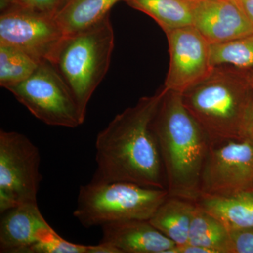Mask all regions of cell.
<instances>
[{
  "instance_id": "obj_23",
  "label": "cell",
  "mask_w": 253,
  "mask_h": 253,
  "mask_svg": "<svg viewBox=\"0 0 253 253\" xmlns=\"http://www.w3.org/2000/svg\"><path fill=\"white\" fill-rule=\"evenodd\" d=\"M229 231L231 253H253V228Z\"/></svg>"
},
{
  "instance_id": "obj_22",
  "label": "cell",
  "mask_w": 253,
  "mask_h": 253,
  "mask_svg": "<svg viewBox=\"0 0 253 253\" xmlns=\"http://www.w3.org/2000/svg\"><path fill=\"white\" fill-rule=\"evenodd\" d=\"M66 0H0L1 11L18 9L54 16Z\"/></svg>"
},
{
  "instance_id": "obj_3",
  "label": "cell",
  "mask_w": 253,
  "mask_h": 253,
  "mask_svg": "<svg viewBox=\"0 0 253 253\" xmlns=\"http://www.w3.org/2000/svg\"><path fill=\"white\" fill-rule=\"evenodd\" d=\"M183 103L211 144L249 137L253 111V70L215 66L182 94Z\"/></svg>"
},
{
  "instance_id": "obj_15",
  "label": "cell",
  "mask_w": 253,
  "mask_h": 253,
  "mask_svg": "<svg viewBox=\"0 0 253 253\" xmlns=\"http://www.w3.org/2000/svg\"><path fill=\"white\" fill-rule=\"evenodd\" d=\"M196 204L188 200L168 196L150 222L177 246L187 244L190 226Z\"/></svg>"
},
{
  "instance_id": "obj_4",
  "label": "cell",
  "mask_w": 253,
  "mask_h": 253,
  "mask_svg": "<svg viewBox=\"0 0 253 253\" xmlns=\"http://www.w3.org/2000/svg\"><path fill=\"white\" fill-rule=\"evenodd\" d=\"M114 41L109 14L91 27L64 36L49 59L84 120L91 96L109 71Z\"/></svg>"
},
{
  "instance_id": "obj_25",
  "label": "cell",
  "mask_w": 253,
  "mask_h": 253,
  "mask_svg": "<svg viewBox=\"0 0 253 253\" xmlns=\"http://www.w3.org/2000/svg\"><path fill=\"white\" fill-rule=\"evenodd\" d=\"M249 137L253 138V111L252 116H251V121H250L249 128Z\"/></svg>"
},
{
  "instance_id": "obj_8",
  "label": "cell",
  "mask_w": 253,
  "mask_h": 253,
  "mask_svg": "<svg viewBox=\"0 0 253 253\" xmlns=\"http://www.w3.org/2000/svg\"><path fill=\"white\" fill-rule=\"evenodd\" d=\"M253 191V138L210 144L200 196H230Z\"/></svg>"
},
{
  "instance_id": "obj_20",
  "label": "cell",
  "mask_w": 253,
  "mask_h": 253,
  "mask_svg": "<svg viewBox=\"0 0 253 253\" xmlns=\"http://www.w3.org/2000/svg\"><path fill=\"white\" fill-rule=\"evenodd\" d=\"M211 63L218 66L253 69V33L225 42L210 45Z\"/></svg>"
},
{
  "instance_id": "obj_17",
  "label": "cell",
  "mask_w": 253,
  "mask_h": 253,
  "mask_svg": "<svg viewBox=\"0 0 253 253\" xmlns=\"http://www.w3.org/2000/svg\"><path fill=\"white\" fill-rule=\"evenodd\" d=\"M153 18L165 33L193 26L191 0H124Z\"/></svg>"
},
{
  "instance_id": "obj_11",
  "label": "cell",
  "mask_w": 253,
  "mask_h": 253,
  "mask_svg": "<svg viewBox=\"0 0 253 253\" xmlns=\"http://www.w3.org/2000/svg\"><path fill=\"white\" fill-rule=\"evenodd\" d=\"M193 26L210 44L253 33V26L234 0H191Z\"/></svg>"
},
{
  "instance_id": "obj_10",
  "label": "cell",
  "mask_w": 253,
  "mask_h": 253,
  "mask_svg": "<svg viewBox=\"0 0 253 253\" xmlns=\"http://www.w3.org/2000/svg\"><path fill=\"white\" fill-rule=\"evenodd\" d=\"M65 35L54 16L26 10L0 15V44L22 50L42 62L49 61Z\"/></svg>"
},
{
  "instance_id": "obj_13",
  "label": "cell",
  "mask_w": 253,
  "mask_h": 253,
  "mask_svg": "<svg viewBox=\"0 0 253 253\" xmlns=\"http://www.w3.org/2000/svg\"><path fill=\"white\" fill-rule=\"evenodd\" d=\"M1 214V253H23L31 245L57 234L43 217L38 204L20 205Z\"/></svg>"
},
{
  "instance_id": "obj_14",
  "label": "cell",
  "mask_w": 253,
  "mask_h": 253,
  "mask_svg": "<svg viewBox=\"0 0 253 253\" xmlns=\"http://www.w3.org/2000/svg\"><path fill=\"white\" fill-rule=\"evenodd\" d=\"M195 204L229 231L253 228V191L230 196H200Z\"/></svg>"
},
{
  "instance_id": "obj_19",
  "label": "cell",
  "mask_w": 253,
  "mask_h": 253,
  "mask_svg": "<svg viewBox=\"0 0 253 253\" xmlns=\"http://www.w3.org/2000/svg\"><path fill=\"white\" fill-rule=\"evenodd\" d=\"M41 63L22 50L0 44V86L7 89L26 81Z\"/></svg>"
},
{
  "instance_id": "obj_7",
  "label": "cell",
  "mask_w": 253,
  "mask_h": 253,
  "mask_svg": "<svg viewBox=\"0 0 253 253\" xmlns=\"http://www.w3.org/2000/svg\"><path fill=\"white\" fill-rule=\"evenodd\" d=\"M7 90L48 126L76 128L84 123L74 96L49 61L41 62L28 79Z\"/></svg>"
},
{
  "instance_id": "obj_21",
  "label": "cell",
  "mask_w": 253,
  "mask_h": 253,
  "mask_svg": "<svg viewBox=\"0 0 253 253\" xmlns=\"http://www.w3.org/2000/svg\"><path fill=\"white\" fill-rule=\"evenodd\" d=\"M94 245L74 244L56 234L31 245L23 253H94Z\"/></svg>"
},
{
  "instance_id": "obj_6",
  "label": "cell",
  "mask_w": 253,
  "mask_h": 253,
  "mask_svg": "<svg viewBox=\"0 0 253 253\" xmlns=\"http://www.w3.org/2000/svg\"><path fill=\"white\" fill-rule=\"evenodd\" d=\"M36 144L17 131H0V212L26 204H38L42 176Z\"/></svg>"
},
{
  "instance_id": "obj_2",
  "label": "cell",
  "mask_w": 253,
  "mask_h": 253,
  "mask_svg": "<svg viewBox=\"0 0 253 253\" xmlns=\"http://www.w3.org/2000/svg\"><path fill=\"white\" fill-rule=\"evenodd\" d=\"M151 129L157 140L170 196L196 202L210 143L183 103L182 94L167 89Z\"/></svg>"
},
{
  "instance_id": "obj_1",
  "label": "cell",
  "mask_w": 253,
  "mask_h": 253,
  "mask_svg": "<svg viewBox=\"0 0 253 253\" xmlns=\"http://www.w3.org/2000/svg\"><path fill=\"white\" fill-rule=\"evenodd\" d=\"M164 86L152 96L119 113L96 136V169L91 181L132 183L165 189L162 158L151 123L166 94Z\"/></svg>"
},
{
  "instance_id": "obj_5",
  "label": "cell",
  "mask_w": 253,
  "mask_h": 253,
  "mask_svg": "<svg viewBox=\"0 0 253 253\" xmlns=\"http://www.w3.org/2000/svg\"><path fill=\"white\" fill-rule=\"evenodd\" d=\"M169 196L167 189L91 180L80 189L73 216L86 229L114 221L149 220Z\"/></svg>"
},
{
  "instance_id": "obj_24",
  "label": "cell",
  "mask_w": 253,
  "mask_h": 253,
  "mask_svg": "<svg viewBox=\"0 0 253 253\" xmlns=\"http://www.w3.org/2000/svg\"><path fill=\"white\" fill-rule=\"evenodd\" d=\"M253 26V0H234Z\"/></svg>"
},
{
  "instance_id": "obj_16",
  "label": "cell",
  "mask_w": 253,
  "mask_h": 253,
  "mask_svg": "<svg viewBox=\"0 0 253 253\" xmlns=\"http://www.w3.org/2000/svg\"><path fill=\"white\" fill-rule=\"evenodd\" d=\"M121 1L124 0H66L54 17L66 36L99 23Z\"/></svg>"
},
{
  "instance_id": "obj_18",
  "label": "cell",
  "mask_w": 253,
  "mask_h": 253,
  "mask_svg": "<svg viewBox=\"0 0 253 253\" xmlns=\"http://www.w3.org/2000/svg\"><path fill=\"white\" fill-rule=\"evenodd\" d=\"M187 244L206 248L213 253H231L230 231L217 218L196 204Z\"/></svg>"
},
{
  "instance_id": "obj_12",
  "label": "cell",
  "mask_w": 253,
  "mask_h": 253,
  "mask_svg": "<svg viewBox=\"0 0 253 253\" xmlns=\"http://www.w3.org/2000/svg\"><path fill=\"white\" fill-rule=\"evenodd\" d=\"M101 226L99 244L114 253H174L176 246L149 220L118 221Z\"/></svg>"
},
{
  "instance_id": "obj_9",
  "label": "cell",
  "mask_w": 253,
  "mask_h": 253,
  "mask_svg": "<svg viewBox=\"0 0 253 253\" xmlns=\"http://www.w3.org/2000/svg\"><path fill=\"white\" fill-rule=\"evenodd\" d=\"M166 35L169 66L164 86L182 94L206 79L214 69L211 44L193 26L173 30Z\"/></svg>"
}]
</instances>
